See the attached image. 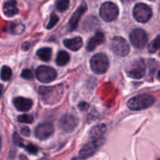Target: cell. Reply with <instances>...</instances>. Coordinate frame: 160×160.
<instances>
[{
    "instance_id": "obj_1",
    "label": "cell",
    "mask_w": 160,
    "mask_h": 160,
    "mask_svg": "<svg viewBox=\"0 0 160 160\" xmlns=\"http://www.w3.org/2000/svg\"><path fill=\"white\" fill-rule=\"evenodd\" d=\"M38 92L42 96V101L48 105L58 102L63 95L62 84H59L54 87H40Z\"/></svg>"
},
{
    "instance_id": "obj_2",
    "label": "cell",
    "mask_w": 160,
    "mask_h": 160,
    "mask_svg": "<svg viewBox=\"0 0 160 160\" xmlns=\"http://www.w3.org/2000/svg\"><path fill=\"white\" fill-rule=\"evenodd\" d=\"M155 103V98L148 94H141L128 102V107L131 110L140 111L148 109Z\"/></svg>"
},
{
    "instance_id": "obj_3",
    "label": "cell",
    "mask_w": 160,
    "mask_h": 160,
    "mask_svg": "<svg viewBox=\"0 0 160 160\" xmlns=\"http://www.w3.org/2000/svg\"><path fill=\"white\" fill-rule=\"evenodd\" d=\"M90 67L94 73L97 74H102L106 73L109 68V59L103 53H97L91 59Z\"/></svg>"
},
{
    "instance_id": "obj_4",
    "label": "cell",
    "mask_w": 160,
    "mask_h": 160,
    "mask_svg": "<svg viewBox=\"0 0 160 160\" xmlns=\"http://www.w3.org/2000/svg\"><path fill=\"white\" fill-rule=\"evenodd\" d=\"M99 15L104 21L111 22L116 20L118 17L119 9L115 3L106 2L100 7Z\"/></svg>"
},
{
    "instance_id": "obj_5",
    "label": "cell",
    "mask_w": 160,
    "mask_h": 160,
    "mask_svg": "<svg viewBox=\"0 0 160 160\" xmlns=\"http://www.w3.org/2000/svg\"><path fill=\"white\" fill-rule=\"evenodd\" d=\"M126 73L128 77L134 79H140L145 73V65L143 59H135L130 63L126 68Z\"/></svg>"
},
{
    "instance_id": "obj_6",
    "label": "cell",
    "mask_w": 160,
    "mask_h": 160,
    "mask_svg": "<svg viewBox=\"0 0 160 160\" xmlns=\"http://www.w3.org/2000/svg\"><path fill=\"white\" fill-rule=\"evenodd\" d=\"M133 16L137 21L146 23L152 16V9L145 3H138L133 9Z\"/></svg>"
},
{
    "instance_id": "obj_7",
    "label": "cell",
    "mask_w": 160,
    "mask_h": 160,
    "mask_svg": "<svg viewBox=\"0 0 160 160\" xmlns=\"http://www.w3.org/2000/svg\"><path fill=\"white\" fill-rule=\"evenodd\" d=\"M112 51L119 56H127L129 54L130 46L123 38L116 36L112 39L110 43Z\"/></svg>"
},
{
    "instance_id": "obj_8",
    "label": "cell",
    "mask_w": 160,
    "mask_h": 160,
    "mask_svg": "<svg viewBox=\"0 0 160 160\" xmlns=\"http://www.w3.org/2000/svg\"><path fill=\"white\" fill-rule=\"evenodd\" d=\"M35 73L38 80L42 83H50L57 77L56 70L48 66H40L36 69Z\"/></svg>"
},
{
    "instance_id": "obj_9",
    "label": "cell",
    "mask_w": 160,
    "mask_h": 160,
    "mask_svg": "<svg viewBox=\"0 0 160 160\" xmlns=\"http://www.w3.org/2000/svg\"><path fill=\"white\" fill-rule=\"evenodd\" d=\"M148 34L142 28L133 30L130 34L131 45L136 48H142L145 47L148 42Z\"/></svg>"
},
{
    "instance_id": "obj_10",
    "label": "cell",
    "mask_w": 160,
    "mask_h": 160,
    "mask_svg": "<svg viewBox=\"0 0 160 160\" xmlns=\"http://www.w3.org/2000/svg\"><path fill=\"white\" fill-rule=\"evenodd\" d=\"M104 142V139L100 140H92L83 146L81 151L79 152V157L81 159H88L93 156L98 150L102 144Z\"/></svg>"
},
{
    "instance_id": "obj_11",
    "label": "cell",
    "mask_w": 160,
    "mask_h": 160,
    "mask_svg": "<svg viewBox=\"0 0 160 160\" xmlns=\"http://www.w3.org/2000/svg\"><path fill=\"white\" fill-rule=\"evenodd\" d=\"M78 119L72 114H65L59 120V128L66 133H70L78 127Z\"/></svg>"
},
{
    "instance_id": "obj_12",
    "label": "cell",
    "mask_w": 160,
    "mask_h": 160,
    "mask_svg": "<svg viewBox=\"0 0 160 160\" xmlns=\"http://www.w3.org/2000/svg\"><path fill=\"white\" fill-rule=\"evenodd\" d=\"M54 132V126L52 123H43L38 125L34 131L36 138L40 140H45L52 135Z\"/></svg>"
},
{
    "instance_id": "obj_13",
    "label": "cell",
    "mask_w": 160,
    "mask_h": 160,
    "mask_svg": "<svg viewBox=\"0 0 160 160\" xmlns=\"http://www.w3.org/2000/svg\"><path fill=\"white\" fill-rule=\"evenodd\" d=\"M86 10H87V6L84 2L73 12L71 18L69 20V29H70V31H73L77 29V28L78 26V23H79L80 19L82 17L83 14L86 12Z\"/></svg>"
},
{
    "instance_id": "obj_14",
    "label": "cell",
    "mask_w": 160,
    "mask_h": 160,
    "mask_svg": "<svg viewBox=\"0 0 160 160\" xmlns=\"http://www.w3.org/2000/svg\"><path fill=\"white\" fill-rule=\"evenodd\" d=\"M13 105L16 109L20 112H28L33 106V102L29 98L17 97L13 99Z\"/></svg>"
},
{
    "instance_id": "obj_15",
    "label": "cell",
    "mask_w": 160,
    "mask_h": 160,
    "mask_svg": "<svg viewBox=\"0 0 160 160\" xmlns=\"http://www.w3.org/2000/svg\"><path fill=\"white\" fill-rule=\"evenodd\" d=\"M106 131H107V128H106V124H104V123L98 124L91 129L90 132H89V138L92 140L104 139L103 136L106 134Z\"/></svg>"
},
{
    "instance_id": "obj_16",
    "label": "cell",
    "mask_w": 160,
    "mask_h": 160,
    "mask_svg": "<svg viewBox=\"0 0 160 160\" xmlns=\"http://www.w3.org/2000/svg\"><path fill=\"white\" fill-rule=\"evenodd\" d=\"M104 34L102 31H97L95 35L89 39L88 42L87 44V46H86V48L89 52L93 51L98 45H101L104 42Z\"/></svg>"
},
{
    "instance_id": "obj_17",
    "label": "cell",
    "mask_w": 160,
    "mask_h": 160,
    "mask_svg": "<svg viewBox=\"0 0 160 160\" xmlns=\"http://www.w3.org/2000/svg\"><path fill=\"white\" fill-rule=\"evenodd\" d=\"M3 13L6 17H11L19 12V9L17 6V2L15 0H9L4 3L2 7Z\"/></svg>"
},
{
    "instance_id": "obj_18",
    "label": "cell",
    "mask_w": 160,
    "mask_h": 160,
    "mask_svg": "<svg viewBox=\"0 0 160 160\" xmlns=\"http://www.w3.org/2000/svg\"><path fill=\"white\" fill-rule=\"evenodd\" d=\"M63 45L72 51H78L82 47L83 40L81 37H75L73 38L65 39L63 41Z\"/></svg>"
},
{
    "instance_id": "obj_19",
    "label": "cell",
    "mask_w": 160,
    "mask_h": 160,
    "mask_svg": "<svg viewBox=\"0 0 160 160\" xmlns=\"http://www.w3.org/2000/svg\"><path fill=\"white\" fill-rule=\"evenodd\" d=\"M70 55L68 54V52H67L66 51H59L57 54L56 62L58 66L62 67L68 63V62L70 61Z\"/></svg>"
},
{
    "instance_id": "obj_20",
    "label": "cell",
    "mask_w": 160,
    "mask_h": 160,
    "mask_svg": "<svg viewBox=\"0 0 160 160\" xmlns=\"http://www.w3.org/2000/svg\"><path fill=\"white\" fill-rule=\"evenodd\" d=\"M37 56L42 61L48 62L52 58V48L48 47L40 48L37 51Z\"/></svg>"
},
{
    "instance_id": "obj_21",
    "label": "cell",
    "mask_w": 160,
    "mask_h": 160,
    "mask_svg": "<svg viewBox=\"0 0 160 160\" xmlns=\"http://www.w3.org/2000/svg\"><path fill=\"white\" fill-rule=\"evenodd\" d=\"M9 30L12 34L17 35L22 34L24 31L25 26L20 21H14L10 24Z\"/></svg>"
},
{
    "instance_id": "obj_22",
    "label": "cell",
    "mask_w": 160,
    "mask_h": 160,
    "mask_svg": "<svg viewBox=\"0 0 160 160\" xmlns=\"http://www.w3.org/2000/svg\"><path fill=\"white\" fill-rule=\"evenodd\" d=\"M12 77V70L7 66H3L1 69V79L2 81H9Z\"/></svg>"
},
{
    "instance_id": "obj_23",
    "label": "cell",
    "mask_w": 160,
    "mask_h": 160,
    "mask_svg": "<svg viewBox=\"0 0 160 160\" xmlns=\"http://www.w3.org/2000/svg\"><path fill=\"white\" fill-rule=\"evenodd\" d=\"M160 48V36L156 37L148 45V51L151 53L156 52Z\"/></svg>"
},
{
    "instance_id": "obj_24",
    "label": "cell",
    "mask_w": 160,
    "mask_h": 160,
    "mask_svg": "<svg viewBox=\"0 0 160 160\" xmlns=\"http://www.w3.org/2000/svg\"><path fill=\"white\" fill-rule=\"evenodd\" d=\"M70 0H57L56 2V6L57 9L60 12H65L69 7Z\"/></svg>"
},
{
    "instance_id": "obj_25",
    "label": "cell",
    "mask_w": 160,
    "mask_h": 160,
    "mask_svg": "<svg viewBox=\"0 0 160 160\" xmlns=\"http://www.w3.org/2000/svg\"><path fill=\"white\" fill-rule=\"evenodd\" d=\"M18 121L23 123H31L34 121V118L32 116L28 115V114H23L18 117Z\"/></svg>"
},
{
    "instance_id": "obj_26",
    "label": "cell",
    "mask_w": 160,
    "mask_h": 160,
    "mask_svg": "<svg viewBox=\"0 0 160 160\" xmlns=\"http://www.w3.org/2000/svg\"><path fill=\"white\" fill-rule=\"evenodd\" d=\"M58 21H59V17L55 13L52 14L49 22H48V25L46 26L47 29H52V28H54L56 25V23H58Z\"/></svg>"
},
{
    "instance_id": "obj_27",
    "label": "cell",
    "mask_w": 160,
    "mask_h": 160,
    "mask_svg": "<svg viewBox=\"0 0 160 160\" xmlns=\"http://www.w3.org/2000/svg\"><path fill=\"white\" fill-rule=\"evenodd\" d=\"M12 141H13V143L15 144L17 146L19 147H23L24 146V144H23V141L17 133H14L13 135H12Z\"/></svg>"
},
{
    "instance_id": "obj_28",
    "label": "cell",
    "mask_w": 160,
    "mask_h": 160,
    "mask_svg": "<svg viewBox=\"0 0 160 160\" xmlns=\"http://www.w3.org/2000/svg\"><path fill=\"white\" fill-rule=\"evenodd\" d=\"M23 148H24L28 152L31 153V154H33V155H35L36 153L38 152V148L35 145H33V144H28V145H24Z\"/></svg>"
},
{
    "instance_id": "obj_29",
    "label": "cell",
    "mask_w": 160,
    "mask_h": 160,
    "mask_svg": "<svg viewBox=\"0 0 160 160\" xmlns=\"http://www.w3.org/2000/svg\"><path fill=\"white\" fill-rule=\"evenodd\" d=\"M21 78L26 80H31L33 79L34 76H33V73L31 70H28V69H24L21 73Z\"/></svg>"
},
{
    "instance_id": "obj_30",
    "label": "cell",
    "mask_w": 160,
    "mask_h": 160,
    "mask_svg": "<svg viewBox=\"0 0 160 160\" xmlns=\"http://www.w3.org/2000/svg\"><path fill=\"white\" fill-rule=\"evenodd\" d=\"M20 133H21L22 135H24L26 137H28L31 134V131H30V129L27 127H24V128H22L21 130H20Z\"/></svg>"
},
{
    "instance_id": "obj_31",
    "label": "cell",
    "mask_w": 160,
    "mask_h": 160,
    "mask_svg": "<svg viewBox=\"0 0 160 160\" xmlns=\"http://www.w3.org/2000/svg\"><path fill=\"white\" fill-rule=\"evenodd\" d=\"M88 107V105L85 102H81L79 104V108L81 109V110H84L85 109Z\"/></svg>"
},
{
    "instance_id": "obj_32",
    "label": "cell",
    "mask_w": 160,
    "mask_h": 160,
    "mask_svg": "<svg viewBox=\"0 0 160 160\" xmlns=\"http://www.w3.org/2000/svg\"><path fill=\"white\" fill-rule=\"evenodd\" d=\"M133 1H134V0H121L122 2H123V3H130Z\"/></svg>"
},
{
    "instance_id": "obj_33",
    "label": "cell",
    "mask_w": 160,
    "mask_h": 160,
    "mask_svg": "<svg viewBox=\"0 0 160 160\" xmlns=\"http://www.w3.org/2000/svg\"><path fill=\"white\" fill-rule=\"evenodd\" d=\"M158 78H159V79H160V70H159V73H158Z\"/></svg>"
},
{
    "instance_id": "obj_34",
    "label": "cell",
    "mask_w": 160,
    "mask_h": 160,
    "mask_svg": "<svg viewBox=\"0 0 160 160\" xmlns=\"http://www.w3.org/2000/svg\"><path fill=\"white\" fill-rule=\"evenodd\" d=\"M150 1H154V0H150Z\"/></svg>"
}]
</instances>
